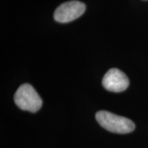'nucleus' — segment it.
<instances>
[{
	"label": "nucleus",
	"instance_id": "7ed1b4c3",
	"mask_svg": "<svg viewBox=\"0 0 148 148\" xmlns=\"http://www.w3.org/2000/svg\"><path fill=\"white\" fill-rule=\"evenodd\" d=\"M86 5L79 1H69L60 6L54 12L55 21L61 23L70 22L78 18L84 13Z\"/></svg>",
	"mask_w": 148,
	"mask_h": 148
},
{
	"label": "nucleus",
	"instance_id": "20e7f679",
	"mask_svg": "<svg viewBox=\"0 0 148 148\" xmlns=\"http://www.w3.org/2000/svg\"><path fill=\"white\" fill-rule=\"evenodd\" d=\"M102 85L111 92H122L129 86V80L124 73L118 69H111L105 75Z\"/></svg>",
	"mask_w": 148,
	"mask_h": 148
},
{
	"label": "nucleus",
	"instance_id": "f03ea898",
	"mask_svg": "<svg viewBox=\"0 0 148 148\" xmlns=\"http://www.w3.org/2000/svg\"><path fill=\"white\" fill-rule=\"evenodd\" d=\"M16 106L22 110L36 113L42 106V99L30 84H23L17 89L14 95Z\"/></svg>",
	"mask_w": 148,
	"mask_h": 148
},
{
	"label": "nucleus",
	"instance_id": "f257e3e1",
	"mask_svg": "<svg viewBox=\"0 0 148 148\" xmlns=\"http://www.w3.org/2000/svg\"><path fill=\"white\" fill-rule=\"evenodd\" d=\"M95 119L101 127L111 132L125 134L135 129V124L132 120L109 111H98L95 114Z\"/></svg>",
	"mask_w": 148,
	"mask_h": 148
}]
</instances>
